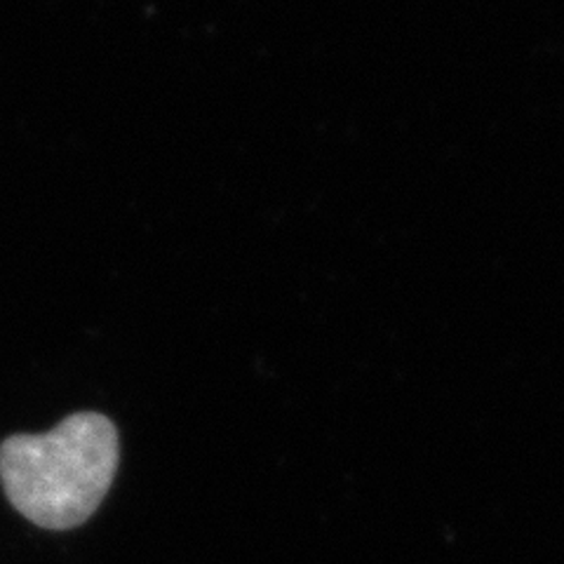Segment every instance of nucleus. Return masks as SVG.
Wrapping results in <instances>:
<instances>
[{
    "instance_id": "obj_1",
    "label": "nucleus",
    "mask_w": 564,
    "mask_h": 564,
    "mask_svg": "<svg viewBox=\"0 0 564 564\" xmlns=\"http://www.w3.org/2000/svg\"><path fill=\"white\" fill-rule=\"evenodd\" d=\"M120 443L111 419L66 416L43 435H12L0 445V480L10 503L33 524L74 529L93 518L111 489Z\"/></svg>"
}]
</instances>
